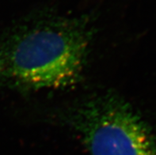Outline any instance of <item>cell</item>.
Instances as JSON below:
<instances>
[{
	"label": "cell",
	"mask_w": 156,
	"mask_h": 155,
	"mask_svg": "<svg viewBox=\"0 0 156 155\" xmlns=\"http://www.w3.org/2000/svg\"><path fill=\"white\" fill-rule=\"evenodd\" d=\"M94 35L89 14L32 13L0 33V88H66L83 78Z\"/></svg>",
	"instance_id": "obj_1"
},
{
	"label": "cell",
	"mask_w": 156,
	"mask_h": 155,
	"mask_svg": "<svg viewBox=\"0 0 156 155\" xmlns=\"http://www.w3.org/2000/svg\"><path fill=\"white\" fill-rule=\"evenodd\" d=\"M64 122L90 155H156V139L136 110L114 92L90 96L67 108Z\"/></svg>",
	"instance_id": "obj_2"
}]
</instances>
